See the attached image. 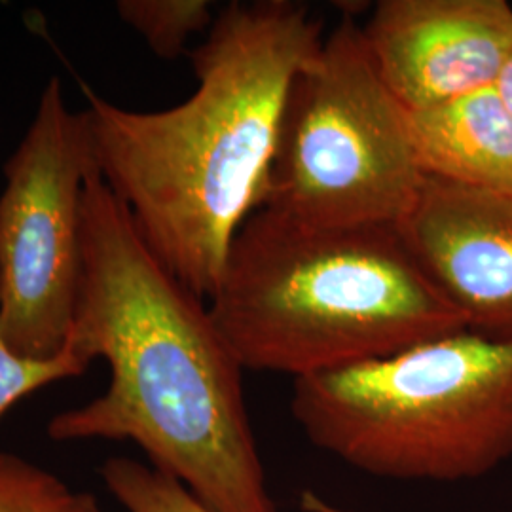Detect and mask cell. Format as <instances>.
I'll use <instances>...</instances> for the list:
<instances>
[{
  "label": "cell",
  "mask_w": 512,
  "mask_h": 512,
  "mask_svg": "<svg viewBox=\"0 0 512 512\" xmlns=\"http://www.w3.org/2000/svg\"><path fill=\"white\" fill-rule=\"evenodd\" d=\"M88 366L67 348L52 359L23 357L12 349L0 332V420L21 399L46 385L82 376Z\"/></svg>",
  "instance_id": "13"
},
{
  "label": "cell",
  "mask_w": 512,
  "mask_h": 512,
  "mask_svg": "<svg viewBox=\"0 0 512 512\" xmlns=\"http://www.w3.org/2000/svg\"><path fill=\"white\" fill-rule=\"evenodd\" d=\"M323 40L302 2H230L188 52L198 86L183 103L139 112L82 86L103 181L148 249L202 300L268 200L289 93Z\"/></svg>",
  "instance_id": "2"
},
{
  "label": "cell",
  "mask_w": 512,
  "mask_h": 512,
  "mask_svg": "<svg viewBox=\"0 0 512 512\" xmlns=\"http://www.w3.org/2000/svg\"><path fill=\"white\" fill-rule=\"evenodd\" d=\"M209 313L245 370L294 380L467 330L399 226L327 228L260 207Z\"/></svg>",
  "instance_id": "3"
},
{
  "label": "cell",
  "mask_w": 512,
  "mask_h": 512,
  "mask_svg": "<svg viewBox=\"0 0 512 512\" xmlns=\"http://www.w3.org/2000/svg\"><path fill=\"white\" fill-rule=\"evenodd\" d=\"M401 232L467 330L512 340V190L425 177Z\"/></svg>",
  "instance_id": "8"
},
{
  "label": "cell",
  "mask_w": 512,
  "mask_h": 512,
  "mask_svg": "<svg viewBox=\"0 0 512 512\" xmlns=\"http://www.w3.org/2000/svg\"><path fill=\"white\" fill-rule=\"evenodd\" d=\"M404 122L425 177L512 190V116L495 88L404 109Z\"/></svg>",
  "instance_id": "9"
},
{
  "label": "cell",
  "mask_w": 512,
  "mask_h": 512,
  "mask_svg": "<svg viewBox=\"0 0 512 512\" xmlns=\"http://www.w3.org/2000/svg\"><path fill=\"white\" fill-rule=\"evenodd\" d=\"M0 512L105 511L93 494L74 492L27 459L0 454Z\"/></svg>",
  "instance_id": "12"
},
{
  "label": "cell",
  "mask_w": 512,
  "mask_h": 512,
  "mask_svg": "<svg viewBox=\"0 0 512 512\" xmlns=\"http://www.w3.org/2000/svg\"><path fill=\"white\" fill-rule=\"evenodd\" d=\"M423 181L403 105L344 18L294 80L262 207L313 226L401 228Z\"/></svg>",
  "instance_id": "5"
},
{
  "label": "cell",
  "mask_w": 512,
  "mask_h": 512,
  "mask_svg": "<svg viewBox=\"0 0 512 512\" xmlns=\"http://www.w3.org/2000/svg\"><path fill=\"white\" fill-rule=\"evenodd\" d=\"M304 437L365 475L465 482L512 459V340L471 330L298 378Z\"/></svg>",
  "instance_id": "4"
},
{
  "label": "cell",
  "mask_w": 512,
  "mask_h": 512,
  "mask_svg": "<svg viewBox=\"0 0 512 512\" xmlns=\"http://www.w3.org/2000/svg\"><path fill=\"white\" fill-rule=\"evenodd\" d=\"M205 300L148 249L101 173L82 198V275L65 348L110 366L109 389L48 437L131 440L215 512H279L249 420L243 372Z\"/></svg>",
  "instance_id": "1"
},
{
  "label": "cell",
  "mask_w": 512,
  "mask_h": 512,
  "mask_svg": "<svg viewBox=\"0 0 512 512\" xmlns=\"http://www.w3.org/2000/svg\"><path fill=\"white\" fill-rule=\"evenodd\" d=\"M116 14L160 59L188 54V40L209 31L217 18L209 0H120Z\"/></svg>",
  "instance_id": "11"
},
{
  "label": "cell",
  "mask_w": 512,
  "mask_h": 512,
  "mask_svg": "<svg viewBox=\"0 0 512 512\" xmlns=\"http://www.w3.org/2000/svg\"><path fill=\"white\" fill-rule=\"evenodd\" d=\"M101 173L86 112L52 78L4 164L0 332L23 357L52 359L69 340L82 275V198Z\"/></svg>",
  "instance_id": "6"
},
{
  "label": "cell",
  "mask_w": 512,
  "mask_h": 512,
  "mask_svg": "<svg viewBox=\"0 0 512 512\" xmlns=\"http://www.w3.org/2000/svg\"><path fill=\"white\" fill-rule=\"evenodd\" d=\"M101 476L112 497L128 512H215L190 494L179 480L135 459L110 458L101 465ZM310 512H349L330 507L315 495H304Z\"/></svg>",
  "instance_id": "10"
},
{
  "label": "cell",
  "mask_w": 512,
  "mask_h": 512,
  "mask_svg": "<svg viewBox=\"0 0 512 512\" xmlns=\"http://www.w3.org/2000/svg\"><path fill=\"white\" fill-rule=\"evenodd\" d=\"M494 88L497 95H499V99H501V103L505 105V109L511 112L512 116V50L509 57H507V61H505V65H503V69L499 71Z\"/></svg>",
  "instance_id": "14"
},
{
  "label": "cell",
  "mask_w": 512,
  "mask_h": 512,
  "mask_svg": "<svg viewBox=\"0 0 512 512\" xmlns=\"http://www.w3.org/2000/svg\"><path fill=\"white\" fill-rule=\"evenodd\" d=\"M363 29L387 90L406 110L494 88L512 50L507 0H382Z\"/></svg>",
  "instance_id": "7"
}]
</instances>
